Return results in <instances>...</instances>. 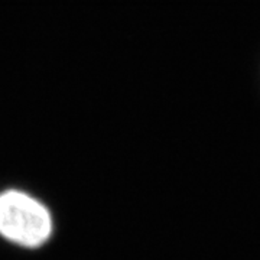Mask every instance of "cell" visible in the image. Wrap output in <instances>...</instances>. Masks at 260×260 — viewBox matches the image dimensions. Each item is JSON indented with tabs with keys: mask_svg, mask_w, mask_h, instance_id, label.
<instances>
[{
	"mask_svg": "<svg viewBox=\"0 0 260 260\" xmlns=\"http://www.w3.org/2000/svg\"><path fill=\"white\" fill-rule=\"evenodd\" d=\"M51 234L52 215L41 201L18 189L0 194V236L13 244L37 249Z\"/></svg>",
	"mask_w": 260,
	"mask_h": 260,
	"instance_id": "6da1fadb",
	"label": "cell"
}]
</instances>
